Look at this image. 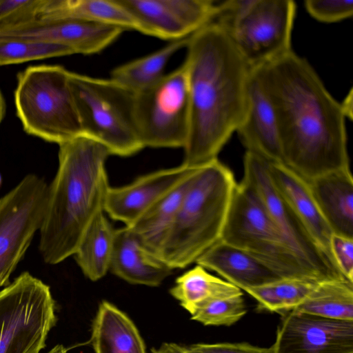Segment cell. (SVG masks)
I'll use <instances>...</instances> for the list:
<instances>
[{
  "label": "cell",
  "mask_w": 353,
  "mask_h": 353,
  "mask_svg": "<svg viewBox=\"0 0 353 353\" xmlns=\"http://www.w3.org/2000/svg\"><path fill=\"white\" fill-rule=\"evenodd\" d=\"M1 183H2V177H1V175L0 174V186L1 185Z\"/></svg>",
  "instance_id": "obj_40"
},
{
  "label": "cell",
  "mask_w": 353,
  "mask_h": 353,
  "mask_svg": "<svg viewBox=\"0 0 353 353\" xmlns=\"http://www.w3.org/2000/svg\"><path fill=\"white\" fill-rule=\"evenodd\" d=\"M56 322L50 287L28 272L0 291V353H39Z\"/></svg>",
  "instance_id": "obj_8"
},
{
  "label": "cell",
  "mask_w": 353,
  "mask_h": 353,
  "mask_svg": "<svg viewBox=\"0 0 353 353\" xmlns=\"http://www.w3.org/2000/svg\"><path fill=\"white\" fill-rule=\"evenodd\" d=\"M6 102L0 90V124L1 123L6 114Z\"/></svg>",
  "instance_id": "obj_37"
},
{
  "label": "cell",
  "mask_w": 353,
  "mask_h": 353,
  "mask_svg": "<svg viewBox=\"0 0 353 353\" xmlns=\"http://www.w3.org/2000/svg\"><path fill=\"white\" fill-rule=\"evenodd\" d=\"M181 164L143 175L130 184L108 188L103 210L126 226L134 223L165 194L188 177L196 168Z\"/></svg>",
  "instance_id": "obj_15"
},
{
  "label": "cell",
  "mask_w": 353,
  "mask_h": 353,
  "mask_svg": "<svg viewBox=\"0 0 353 353\" xmlns=\"http://www.w3.org/2000/svg\"><path fill=\"white\" fill-rule=\"evenodd\" d=\"M90 341L94 353H146L143 340L134 323L107 301L99 305Z\"/></svg>",
  "instance_id": "obj_21"
},
{
  "label": "cell",
  "mask_w": 353,
  "mask_h": 353,
  "mask_svg": "<svg viewBox=\"0 0 353 353\" xmlns=\"http://www.w3.org/2000/svg\"><path fill=\"white\" fill-rule=\"evenodd\" d=\"M109 271L130 283L157 287L172 274L173 269L125 226L115 230Z\"/></svg>",
  "instance_id": "obj_18"
},
{
  "label": "cell",
  "mask_w": 353,
  "mask_h": 353,
  "mask_svg": "<svg viewBox=\"0 0 353 353\" xmlns=\"http://www.w3.org/2000/svg\"><path fill=\"white\" fill-rule=\"evenodd\" d=\"M330 252L338 270L353 282V239L332 234Z\"/></svg>",
  "instance_id": "obj_34"
},
{
  "label": "cell",
  "mask_w": 353,
  "mask_h": 353,
  "mask_svg": "<svg viewBox=\"0 0 353 353\" xmlns=\"http://www.w3.org/2000/svg\"><path fill=\"white\" fill-rule=\"evenodd\" d=\"M281 315L275 353H353V321L323 318L292 310Z\"/></svg>",
  "instance_id": "obj_13"
},
{
  "label": "cell",
  "mask_w": 353,
  "mask_h": 353,
  "mask_svg": "<svg viewBox=\"0 0 353 353\" xmlns=\"http://www.w3.org/2000/svg\"><path fill=\"white\" fill-rule=\"evenodd\" d=\"M296 8L292 0H252L246 10L223 29L250 66L257 68L292 50Z\"/></svg>",
  "instance_id": "obj_10"
},
{
  "label": "cell",
  "mask_w": 353,
  "mask_h": 353,
  "mask_svg": "<svg viewBox=\"0 0 353 353\" xmlns=\"http://www.w3.org/2000/svg\"><path fill=\"white\" fill-rule=\"evenodd\" d=\"M81 19L139 32L130 13L117 0H46L38 19Z\"/></svg>",
  "instance_id": "obj_22"
},
{
  "label": "cell",
  "mask_w": 353,
  "mask_h": 353,
  "mask_svg": "<svg viewBox=\"0 0 353 353\" xmlns=\"http://www.w3.org/2000/svg\"><path fill=\"white\" fill-rule=\"evenodd\" d=\"M75 54L69 47L25 37L0 36V66Z\"/></svg>",
  "instance_id": "obj_30"
},
{
  "label": "cell",
  "mask_w": 353,
  "mask_h": 353,
  "mask_svg": "<svg viewBox=\"0 0 353 353\" xmlns=\"http://www.w3.org/2000/svg\"><path fill=\"white\" fill-rule=\"evenodd\" d=\"M308 182L332 233L353 239V179L350 168L327 173Z\"/></svg>",
  "instance_id": "obj_20"
},
{
  "label": "cell",
  "mask_w": 353,
  "mask_h": 353,
  "mask_svg": "<svg viewBox=\"0 0 353 353\" xmlns=\"http://www.w3.org/2000/svg\"><path fill=\"white\" fill-rule=\"evenodd\" d=\"M194 172L128 226L148 250L158 256Z\"/></svg>",
  "instance_id": "obj_25"
},
{
  "label": "cell",
  "mask_w": 353,
  "mask_h": 353,
  "mask_svg": "<svg viewBox=\"0 0 353 353\" xmlns=\"http://www.w3.org/2000/svg\"><path fill=\"white\" fill-rule=\"evenodd\" d=\"M110 156L100 142L81 134L59 145V165L48 185L40 228L39 252L45 263L73 256L86 228L103 210L108 188L105 163Z\"/></svg>",
  "instance_id": "obj_3"
},
{
  "label": "cell",
  "mask_w": 353,
  "mask_h": 353,
  "mask_svg": "<svg viewBox=\"0 0 353 353\" xmlns=\"http://www.w3.org/2000/svg\"><path fill=\"white\" fill-rule=\"evenodd\" d=\"M135 118L144 147L183 148L189 129V92L183 63L135 93Z\"/></svg>",
  "instance_id": "obj_9"
},
{
  "label": "cell",
  "mask_w": 353,
  "mask_h": 353,
  "mask_svg": "<svg viewBox=\"0 0 353 353\" xmlns=\"http://www.w3.org/2000/svg\"><path fill=\"white\" fill-rule=\"evenodd\" d=\"M170 293L191 315L211 301L243 295L241 289L199 265L179 276Z\"/></svg>",
  "instance_id": "obj_26"
},
{
  "label": "cell",
  "mask_w": 353,
  "mask_h": 353,
  "mask_svg": "<svg viewBox=\"0 0 353 353\" xmlns=\"http://www.w3.org/2000/svg\"><path fill=\"white\" fill-rule=\"evenodd\" d=\"M115 230L100 210L84 232L74 258L83 274L92 281L103 278L110 269Z\"/></svg>",
  "instance_id": "obj_23"
},
{
  "label": "cell",
  "mask_w": 353,
  "mask_h": 353,
  "mask_svg": "<svg viewBox=\"0 0 353 353\" xmlns=\"http://www.w3.org/2000/svg\"><path fill=\"white\" fill-rule=\"evenodd\" d=\"M46 0H0V28L23 25L38 19Z\"/></svg>",
  "instance_id": "obj_32"
},
{
  "label": "cell",
  "mask_w": 353,
  "mask_h": 353,
  "mask_svg": "<svg viewBox=\"0 0 353 353\" xmlns=\"http://www.w3.org/2000/svg\"><path fill=\"white\" fill-rule=\"evenodd\" d=\"M216 272L241 290L260 286L281 279L275 271L252 254L219 239L196 261Z\"/></svg>",
  "instance_id": "obj_19"
},
{
  "label": "cell",
  "mask_w": 353,
  "mask_h": 353,
  "mask_svg": "<svg viewBox=\"0 0 353 353\" xmlns=\"http://www.w3.org/2000/svg\"><path fill=\"white\" fill-rule=\"evenodd\" d=\"M124 30L81 19H36L13 27L0 28V36L25 37L63 45L75 54L98 53L113 43Z\"/></svg>",
  "instance_id": "obj_14"
},
{
  "label": "cell",
  "mask_w": 353,
  "mask_h": 353,
  "mask_svg": "<svg viewBox=\"0 0 353 353\" xmlns=\"http://www.w3.org/2000/svg\"><path fill=\"white\" fill-rule=\"evenodd\" d=\"M58 353H67V350L65 348L63 345H62Z\"/></svg>",
  "instance_id": "obj_39"
},
{
  "label": "cell",
  "mask_w": 353,
  "mask_h": 353,
  "mask_svg": "<svg viewBox=\"0 0 353 353\" xmlns=\"http://www.w3.org/2000/svg\"><path fill=\"white\" fill-rule=\"evenodd\" d=\"M318 283L303 279L281 278L244 291L257 301L258 310L282 314L301 305Z\"/></svg>",
  "instance_id": "obj_29"
},
{
  "label": "cell",
  "mask_w": 353,
  "mask_h": 353,
  "mask_svg": "<svg viewBox=\"0 0 353 353\" xmlns=\"http://www.w3.org/2000/svg\"><path fill=\"white\" fill-rule=\"evenodd\" d=\"M243 295L211 301L199 308L191 319L204 325L230 326L247 313Z\"/></svg>",
  "instance_id": "obj_31"
},
{
  "label": "cell",
  "mask_w": 353,
  "mask_h": 353,
  "mask_svg": "<svg viewBox=\"0 0 353 353\" xmlns=\"http://www.w3.org/2000/svg\"><path fill=\"white\" fill-rule=\"evenodd\" d=\"M304 5L310 16L323 23L340 21L350 17L353 14L352 1L307 0Z\"/></svg>",
  "instance_id": "obj_33"
},
{
  "label": "cell",
  "mask_w": 353,
  "mask_h": 353,
  "mask_svg": "<svg viewBox=\"0 0 353 353\" xmlns=\"http://www.w3.org/2000/svg\"><path fill=\"white\" fill-rule=\"evenodd\" d=\"M48 185L34 174H27L0 199V288L28 248L44 220Z\"/></svg>",
  "instance_id": "obj_11"
},
{
  "label": "cell",
  "mask_w": 353,
  "mask_h": 353,
  "mask_svg": "<svg viewBox=\"0 0 353 353\" xmlns=\"http://www.w3.org/2000/svg\"><path fill=\"white\" fill-rule=\"evenodd\" d=\"M117 1L134 18L142 33L171 41L192 34L174 0Z\"/></svg>",
  "instance_id": "obj_24"
},
{
  "label": "cell",
  "mask_w": 353,
  "mask_h": 353,
  "mask_svg": "<svg viewBox=\"0 0 353 353\" xmlns=\"http://www.w3.org/2000/svg\"><path fill=\"white\" fill-rule=\"evenodd\" d=\"M276 117L283 163L310 181L349 168L345 112L293 50L254 68Z\"/></svg>",
  "instance_id": "obj_1"
},
{
  "label": "cell",
  "mask_w": 353,
  "mask_h": 353,
  "mask_svg": "<svg viewBox=\"0 0 353 353\" xmlns=\"http://www.w3.org/2000/svg\"><path fill=\"white\" fill-rule=\"evenodd\" d=\"M220 239L252 254L282 278L320 282L303 265L259 197L242 180L234 188Z\"/></svg>",
  "instance_id": "obj_7"
},
{
  "label": "cell",
  "mask_w": 353,
  "mask_h": 353,
  "mask_svg": "<svg viewBox=\"0 0 353 353\" xmlns=\"http://www.w3.org/2000/svg\"><path fill=\"white\" fill-rule=\"evenodd\" d=\"M61 345L60 344L57 345L52 348L48 353H58L61 349Z\"/></svg>",
  "instance_id": "obj_38"
},
{
  "label": "cell",
  "mask_w": 353,
  "mask_h": 353,
  "mask_svg": "<svg viewBox=\"0 0 353 353\" xmlns=\"http://www.w3.org/2000/svg\"><path fill=\"white\" fill-rule=\"evenodd\" d=\"M185 48L190 117L182 164L196 168L217 159L241 124L252 68L214 21L190 36Z\"/></svg>",
  "instance_id": "obj_2"
},
{
  "label": "cell",
  "mask_w": 353,
  "mask_h": 353,
  "mask_svg": "<svg viewBox=\"0 0 353 353\" xmlns=\"http://www.w3.org/2000/svg\"><path fill=\"white\" fill-rule=\"evenodd\" d=\"M188 353H275L270 347H259L249 343H196L185 346Z\"/></svg>",
  "instance_id": "obj_35"
},
{
  "label": "cell",
  "mask_w": 353,
  "mask_h": 353,
  "mask_svg": "<svg viewBox=\"0 0 353 353\" xmlns=\"http://www.w3.org/2000/svg\"><path fill=\"white\" fill-rule=\"evenodd\" d=\"M189 37L172 41L152 53L114 68L110 79L134 94L151 87L164 77L167 63L186 47Z\"/></svg>",
  "instance_id": "obj_27"
},
{
  "label": "cell",
  "mask_w": 353,
  "mask_h": 353,
  "mask_svg": "<svg viewBox=\"0 0 353 353\" xmlns=\"http://www.w3.org/2000/svg\"><path fill=\"white\" fill-rule=\"evenodd\" d=\"M268 172L274 185L312 240L335 265L330 252L333 233L320 211L308 181L283 163L268 162Z\"/></svg>",
  "instance_id": "obj_17"
},
{
  "label": "cell",
  "mask_w": 353,
  "mask_h": 353,
  "mask_svg": "<svg viewBox=\"0 0 353 353\" xmlns=\"http://www.w3.org/2000/svg\"><path fill=\"white\" fill-rule=\"evenodd\" d=\"M68 72L61 65L42 64L17 74L14 105L27 134L58 145L82 134Z\"/></svg>",
  "instance_id": "obj_6"
},
{
  "label": "cell",
  "mask_w": 353,
  "mask_h": 353,
  "mask_svg": "<svg viewBox=\"0 0 353 353\" xmlns=\"http://www.w3.org/2000/svg\"><path fill=\"white\" fill-rule=\"evenodd\" d=\"M242 181L256 192L291 250L316 280L344 278L314 243L274 185L268 172V161L246 151Z\"/></svg>",
  "instance_id": "obj_12"
},
{
  "label": "cell",
  "mask_w": 353,
  "mask_h": 353,
  "mask_svg": "<svg viewBox=\"0 0 353 353\" xmlns=\"http://www.w3.org/2000/svg\"><path fill=\"white\" fill-rule=\"evenodd\" d=\"M68 82L82 134L102 143L110 155L128 157L145 148L136 122L134 92L111 79L70 71Z\"/></svg>",
  "instance_id": "obj_5"
},
{
  "label": "cell",
  "mask_w": 353,
  "mask_h": 353,
  "mask_svg": "<svg viewBox=\"0 0 353 353\" xmlns=\"http://www.w3.org/2000/svg\"><path fill=\"white\" fill-rule=\"evenodd\" d=\"M236 182L218 159L197 167L190 177L159 256L173 270L194 262L221 239Z\"/></svg>",
  "instance_id": "obj_4"
},
{
  "label": "cell",
  "mask_w": 353,
  "mask_h": 353,
  "mask_svg": "<svg viewBox=\"0 0 353 353\" xmlns=\"http://www.w3.org/2000/svg\"><path fill=\"white\" fill-rule=\"evenodd\" d=\"M236 132L246 151L270 163H283L274 109L254 68L248 84L245 115Z\"/></svg>",
  "instance_id": "obj_16"
},
{
  "label": "cell",
  "mask_w": 353,
  "mask_h": 353,
  "mask_svg": "<svg viewBox=\"0 0 353 353\" xmlns=\"http://www.w3.org/2000/svg\"><path fill=\"white\" fill-rule=\"evenodd\" d=\"M294 310L326 319L353 321V282L345 278L319 282Z\"/></svg>",
  "instance_id": "obj_28"
},
{
  "label": "cell",
  "mask_w": 353,
  "mask_h": 353,
  "mask_svg": "<svg viewBox=\"0 0 353 353\" xmlns=\"http://www.w3.org/2000/svg\"><path fill=\"white\" fill-rule=\"evenodd\" d=\"M152 353H188L185 346L174 343H164L158 349H154Z\"/></svg>",
  "instance_id": "obj_36"
}]
</instances>
